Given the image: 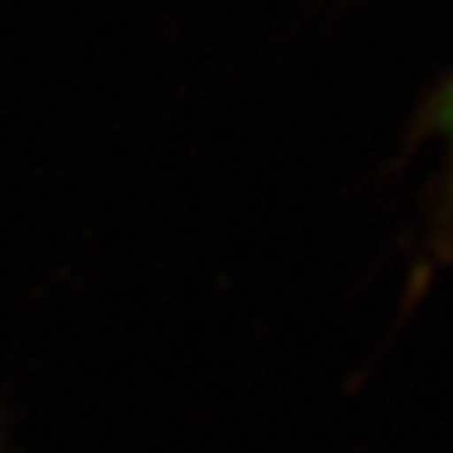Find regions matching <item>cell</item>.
<instances>
[{"mask_svg":"<svg viewBox=\"0 0 453 453\" xmlns=\"http://www.w3.org/2000/svg\"><path fill=\"white\" fill-rule=\"evenodd\" d=\"M435 126H439V133L446 136V143H449V150H453V82L446 86V93H442L439 104H435Z\"/></svg>","mask_w":453,"mask_h":453,"instance_id":"obj_1","label":"cell"}]
</instances>
